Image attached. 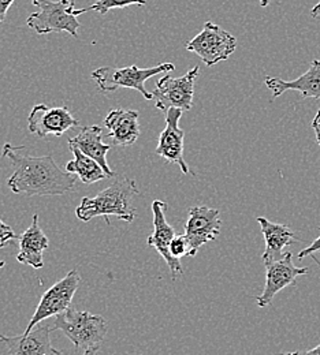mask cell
<instances>
[{
	"label": "cell",
	"instance_id": "obj_3",
	"mask_svg": "<svg viewBox=\"0 0 320 355\" xmlns=\"http://www.w3.org/2000/svg\"><path fill=\"white\" fill-rule=\"evenodd\" d=\"M55 317L53 329L62 331L78 350L99 347L108 331V324L100 314L76 311L71 306Z\"/></svg>",
	"mask_w": 320,
	"mask_h": 355
},
{
	"label": "cell",
	"instance_id": "obj_21",
	"mask_svg": "<svg viewBox=\"0 0 320 355\" xmlns=\"http://www.w3.org/2000/svg\"><path fill=\"white\" fill-rule=\"evenodd\" d=\"M133 4L145 6L146 0H97L96 3H93L90 7H87V10L88 11H96V12L104 15L110 10L125 8V7H129V6H133Z\"/></svg>",
	"mask_w": 320,
	"mask_h": 355
},
{
	"label": "cell",
	"instance_id": "obj_31",
	"mask_svg": "<svg viewBox=\"0 0 320 355\" xmlns=\"http://www.w3.org/2000/svg\"><path fill=\"white\" fill-rule=\"evenodd\" d=\"M4 266H6V263H4V261H0V269Z\"/></svg>",
	"mask_w": 320,
	"mask_h": 355
},
{
	"label": "cell",
	"instance_id": "obj_17",
	"mask_svg": "<svg viewBox=\"0 0 320 355\" xmlns=\"http://www.w3.org/2000/svg\"><path fill=\"white\" fill-rule=\"evenodd\" d=\"M48 248V238L39 225V215L33 216L32 224L19 236V252L17 254V261L25 266H31L35 269L44 266L43 254Z\"/></svg>",
	"mask_w": 320,
	"mask_h": 355
},
{
	"label": "cell",
	"instance_id": "obj_19",
	"mask_svg": "<svg viewBox=\"0 0 320 355\" xmlns=\"http://www.w3.org/2000/svg\"><path fill=\"white\" fill-rule=\"evenodd\" d=\"M69 144L76 145L83 153L99 163L107 177L115 175V173L107 164V153L110 150V145L103 142V129L100 126L92 125L83 128L78 135L69 139Z\"/></svg>",
	"mask_w": 320,
	"mask_h": 355
},
{
	"label": "cell",
	"instance_id": "obj_11",
	"mask_svg": "<svg viewBox=\"0 0 320 355\" xmlns=\"http://www.w3.org/2000/svg\"><path fill=\"white\" fill-rule=\"evenodd\" d=\"M167 207H169L167 202L160 200H156L152 202L153 232L148 236L146 243L160 254V257L170 268L173 280H177L183 275V269L180 260L174 259L173 254L170 253V245L176 236V231L166 220Z\"/></svg>",
	"mask_w": 320,
	"mask_h": 355
},
{
	"label": "cell",
	"instance_id": "obj_1",
	"mask_svg": "<svg viewBox=\"0 0 320 355\" xmlns=\"http://www.w3.org/2000/svg\"><path fill=\"white\" fill-rule=\"evenodd\" d=\"M1 157H7L15 168L7 179V186L14 194L65 196L76 187V177L59 168L51 155L36 157L28 155L25 146L6 144Z\"/></svg>",
	"mask_w": 320,
	"mask_h": 355
},
{
	"label": "cell",
	"instance_id": "obj_6",
	"mask_svg": "<svg viewBox=\"0 0 320 355\" xmlns=\"http://www.w3.org/2000/svg\"><path fill=\"white\" fill-rule=\"evenodd\" d=\"M186 51L196 53L207 66L212 67L228 60L237 48V39L219 25L208 21L203 31L185 44Z\"/></svg>",
	"mask_w": 320,
	"mask_h": 355
},
{
	"label": "cell",
	"instance_id": "obj_18",
	"mask_svg": "<svg viewBox=\"0 0 320 355\" xmlns=\"http://www.w3.org/2000/svg\"><path fill=\"white\" fill-rule=\"evenodd\" d=\"M262 234L266 241V250L262 256L263 263L275 261L285 256V249L297 241L296 234L285 224L270 222L266 218H258Z\"/></svg>",
	"mask_w": 320,
	"mask_h": 355
},
{
	"label": "cell",
	"instance_id": "obj_25",
	"mask_svg": "<svg viewBox=\"0 0 320 355\" xmlns=\"http://www.w3.org/2000/svg\"><path fill=\"white\" fill-rule=\"evenodd\" d=\"M12 3H14V0H0V24L6 19L7 11L12 6Z\"/></svg>",
	"mask_w": 320,
	"mask_h": 355
},
{
	"label": "cell",
	"instance_id": "obj_8",
	"mask_svg": "<svg viewBox=\"0 0 320 355\" xmlns=\"http://www.w3.org/2000/svg\"><path fill=\"white\" fill-rule=\"evenodd\" d=\"M80 282V273L76 269H71L62 280H59L51 288H48L43 294L37 305V309L32 315L24 334H29L43 320L67 311L71 306V301L76 295Z\"/></svg>",
	"mask_w": 320,
	"mask_h": 355
},
{
	"label": "cell",
	"instance_id": "obj_22",
	"mask_svg": "<svg viewBox=\"0 0 320 355\" xmlns=\"http://www.w3.org/2000/svg\"><path fill=\"white\" fill-rule=\"evenodd\" d=\"M170 253L177 260H181L183 257H194L192 245L185 234L174 236V239L171 241V245H170Z\"/></svg>",
	"mask_w": 320,
	"mask_h": 355
},
{
	"label": "cell",
	"instance_id": "obj_30",
	"mask_svg": "<svg viewBox=\"0 0 320 355\" xmlns=\"http://www.w3.org/2000/svg\"><path fill=\"white\" fill-rule=\"evenodd\" d=\"M259 1H260V6H262V7H267L271 0H259Z\"/></svg>",
	"mask_w": 320,
	"mask_h": 355
},
{
	"label": "cell",
	"instance_id": "obj_13",
	"mask_svg": "<svg viewBox=\"0 0 320 355\" xmlns=\"http://www.w3.org/2000/svg\"><path fill=\"white\" fill-rule=\"evenodd\" d=\"M183 115V111L180 108H171L165 114L166 128L159 137L158 146H156V155L171 164H177L181 168L183 174L187 175L190 173V170L183 159L185 133L180 128V121H181Z\"/></svg>",
	"mask_w": 320,
	"mask_h": 355
},
{
	"label": "cell",
	"instance_id": "obj_14",
	"mask_svg": "<svg viewBox=\"0 0 320 355\" xmlns=\"http://www.w3.org/2000/svg\"><path fill=\"white\" fill-rule=\"evenodd\" d=\"M52 331H55L52 327L44 325L19 336L0 334V343L7 347L10 355H65L52 347L49 339Z\"/></svg>",
	"mask_w": 320,
	"mask_h": 355
},
{
	"label": "cell",
	"instance_id": "obj_10",
	"mask_svg": "<svg viewBox=\"0 0 320 355\" xmlns=\"http://www.w3.org/2000/svg\"><path fill=\"white\" fill-rule=\"evenodd\" d=\"M80 123L69 111L67 107H48L37 104L32 108L28 116V129L40 138L48 135L60 137Z\"/></svg>",
	"mask_w": 320,
	"mask_h": 355
},
{
	"label": "cell",
	"instance_id": "obj_12",
	"mask_svg": "<svg viewBox=\"0 0 320 355\" xmlns=\"http://www.w3.org/2000/svg\"><path fill=\"white\" fill-rule=\"evenodd\" d=\"M221 227L222 219L218 209L208 207H192L189 209L185 235L192 245L194 256L204 243L212 242L219 236Z\"/></svg>",
	"mask_w": 320,
	"mask_h": 355
},
{
	"label": "cell",
	"instance_id": "obj_23",
	"mask_svg": "<svg viewBox=\"0 0 320 355\" xmlns=\"http://www.w3.org/2000/svg\"><path fill=\"white\" fill-rule=\"evenodd\" d=\"M15 239H17V235L14 230L0 219V249L8 246Z\"/></svg>",
	"mask_w": 320,
	"mask_h": 355
},
{
	"label": "cell",
	"instance_id": "obj_29",
	"mask_svg": "<svg viewBox=\"0 0 320 355\" xmlns=\"http://www.w3.org/2000/svg\"><path fill=\"white\" fill-rule=\"evenodd\" d=\"M97 350H99V347H93V349H90V350H87L85 353L83 355H100L97 353Z\"/></svg>",
	"mask_w": 320,
	"mask_h": 355
},
{
	"label": "cell",
	"instance_id": "obj_26",
	"mask_svg": "<svg viewBox=\"0 0 320 355\" xmlns=\"http://www.w3.org/2000/svg\"><path fill=\"white\" fill-rule=\"evenodd\" d=\"M311 126H312V129H314V132H315L317 141H318V144H319L320 146V110L317 112V115H315V118H314Z\"/></svg>",
	"mask_w": 320,
	"mask_h": 355
},
{
	"label": "cell",
	"instance_id": "obj_28",
	"mask_svg": "<svg viewBox=\"0 0 320 355\" xmlns=\"http://www.w3.org/2000/svg\"><path fill=\"white\" fill-rule=\"evenodd\" d=\"M311 17H312V18H320V0L319 3L312 8V11H311Z\"/></svg>",
	"mask_w": 320,
	"mask_h": 355
},
{
	"label": "cell",
	"instance_id": "obj_9",
	"mask_svg": "<svg viewBox=\"0 0 320 355\" xmlns=\"http://www.w3.org/2000/svg\"><path fill=\"white\" fill-rule=\"evenodd\" d=\"M266 266V284L263 293L256 298L259 308H266L273 304L275 295L289 286H294L300 276L310 273V268H300L293 264V254L290 252L275 261H267Z\"/></svg>",
	"mask_w": 320,
	"mask_h": 355
},
{
	"label": "cell",
	"instance_id": "obj_27",
	"mask_svg": "<svg viewBox=\"0 0 320 355\" xmlns=\"http://www.w3.org/2000/svg\"><path fill=\"white\" fill-rule=\"evenodd\" d=\"M280 355H320V345L314 347V349H310V350H304V352H293V353H287V354Z\"/></svg>",
	"mask_w": 320,
	"mask_h": 355
},
{
	"label": "cell",
	"instance_id": "obj_7",
	"mask_svg": "<svg viewBox=\"0 0 320 355\" xmlns=\"http://www.w3.org/2000/svg\"><path fill=\"white\" fill-rule=\"evenodd\" d=\"M200 74L199 66L190 69L183 77H162L152 92L155 105L165 114L171 108L190 111L193 107L194 84Z\"/></svg>",
	"mask_w": 320,
	"mask_h": 355
},
{
	"label": "cell",
	"instance_id": "obj_15",
	"mask_svg": "<svg viewBox=\"0 0 320 355\" xmlns=\"http://www.w3.org/2000/svg\"><path fill=\"white\" fill-rule=\"evenodd\" d=\"M264 84L273 92V98L282 96L287 90L298 92L303 98H320V60L314 59L310 69L293 81L267 77Z\"/></svg>",
	"mask_w": 320,
	"mask_h": 355
},
{
	"label": "cell",
	"instance_id": "obj_24",
	"mask_svg": "<svg viewBox=\"0 0 320 355\" xmlns=\"http://www.w3.org/2000/svg\"><path fill=\"white\" fill-rule=\"evenodd\" d=\"M315 252H320V236L319 238H317L308 248L303 249V250L298 253V259L303 260V259L307 257V256H312Z\"/></svg>",
	"mask_w": 320,
	"mask_h": 355
},
{
	"label": "cell",
	"instance_id": "obj_4",
	"mask_svg": "<svg viewBox=\"0 0 320 355\" xmlns=\"http://www.w3.org/2000/svg\"><path fill=\"white\" fill-rule=\"evenodd\" d=\"M173 63H160L153 67L141 69L136 64L129 67H100L92 71L91 77L101 93L115 92L119 88L135 89L145 100H153L151 92L145 88V83L158 74L173 71Z\"/></svg>",
	"mask_w": 320,
	"mask_h": 355
},
{
	"label": "cell",
	"instance_id": "obj_2",
	"mask_svg": "<svg viewBox=\"0 0 320 355\" xmlns=\"http://www.w3.org/2000/svg\"><path fill=\"white\" fill-rule=\"evenodd\" d=\"M137 196L140 190L133 179L118 178L111 186L94 197H84L76 209V215L81 222L85 223L100 216H117L124 222L132 223L136 218L133 201Z\"/></svg>",
	"mask_w": 320,
	"mask_h": 355
},
{
	"label": "cell",
	"instance_id": "obj_16",
	"mask_svg": "<svg viewBox=\"0 0 320 355\" xmlns=\"http://www.w3.org/2000/svg\"><path fill=\"white\" fill-rule=\"evenodd\" d=\"M108 137L117 146L133 145L141 134L138 123V112L133 110L115 108L104 119Z\"/></svg>",
	"mask_w": 320,
	"mask_h": 355
},
{
	"label": "cell",
	"instance_id": "obj_5",
	"mask_svg": "<svg viewBox=\"0 0 320 355\" xmlns=\"http://www.w3.org/2000/svg\"><path fill=\"white\" fill-rule=\"evenodd\" d=\"M39 11L31 14L26 19L28 28L37 35L66 32L78 39L80 22L76 15L71 0H33Z\"/></svg>",
	"mask_w": 320,
	"mask_h": 355
},
{
	"label": "cell",
	"instance_id": "obj_20",
	"mask_svg": "<svg viewBox=\"0 0 320 355\" xmlns=\"http://www.w3.org/2000/svg\"><path fill=\"white\" fill-rule=\"evenodd\" d=\"M69 148L74 156V159L66 164V171L69 174L77 175L85 184H92L107 178V174L100 167V164L85 153H83L80 148L73 144H69Z\"/></svg>",
	"mask_w": 320,
	"mask_h": 355
}]
</instances>
